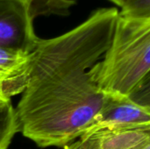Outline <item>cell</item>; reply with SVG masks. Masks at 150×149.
<instances>
[{"instance_id": "obj_1", "label": "cell", "mask_w": 150, "mask_h": 149, "mask_svg": "<svg viewBox=\"0 0 150 149\" xmlns=\"http://www.w3.org/2000/svg\"><path fill=\"white\" fill-rule=\"evenodd\" d=\"M118 16L114 7L99 8L69 32L39 39L15 110L19 132L37 146L65 147L91 126L105 94L89 70L107 50Z\"/></svg>"}, {"instance_id": "obj_2", "label": "cell", "mask_w": 150, "mask_h": 149, "mask_svg": "<svg viewBox=\"0 0 150 149\" xmlns=\"http://www.w3.org/2000/svg\"><path fill=\"white\" fill-rule=\"evenodd\" d=\"M150 18L119 14L111 43L89 75L105 94L134 98L149 87Z\"/></svg>"}, {"instance_id": "obj_3", "label": "cell", "mask_w": 150, "mask_h": 149, "mask_svg": "<svg viewBox=\"0 0 150 149\" xmlns=\"http://www.w3.org/2000/svg\"><path fill=\"white\" fill-rule=\"evenodd\" d=\"M25 0H0V48L30 53L40 38Z\"/></svg>"}, {"instance_id": "obj_4", "label": "cell", "mask_w": 150, "mask_h": 149, "mask_svg": "<svg viewBox=\"0 0 150 149\" xmlns=\"http://www.w3.org/2000/svg\"><path fill=\"white\" fill-rule=\"evenodd\" d=\"M150 144V126H102L83 133L65 149H140Z\"/></svg>"}, {"instance_id": "obj_5", "label": "cell", "mask_w": 150, "mask_h": 149, "mask_svg": "<svg viewBox=\"0 0 150 149\" xmlns=\"http://www.w3.org/2000/svg\"><path fill=\"white\" fill-rule=\"evenodd\" d=\"M102 126H150V106L130 97L105 94L101 109L85 132Z\"/></svg>"}, {"instance_id": "obj_6", "label": "cell", "mask_w": 150, "mask_h": 149, "mask_svg": "<svg viewBox=\"0 0 150 149\" xmlns=\"http://www.w3.org/2000/svg\"><path fill=\"white\" fill-rule=\"evenodd\" d=\"M31 68V52L0 48V97H11L24 91Z\"/></svg>"}, {"instance_id": "obj_7", "label": "cell", "mask_w": 150, "mask_h": 149, "mask_svg": "<svg viewBox=\"0 0 150 149\" xmlns=\"http://www.w3.org/2000/svg\"><path fill=\"white\" fill-rule=\"evenodd\" d=\"M19 132L16 112L11 100H0V149H7Z\"/></svg>"}, {"instance_id": "obj_8", "label": "cell", "mask_w": 150, "mask_h": 149, "mask_svg": "<svg viewBox=\"0 0 150 149\" xmlns=\"http://www.w3.org/2000/svg\"><path fill=\"white\" fill-rule=\"evenodd\" d=\"M33 17L40 15H66L76 0H25Z\"/></svg>"}, {"instance_id": "obj_9", "label": "cell", "mask_w": 150, "mask_h": 149, "mask_svg": "<svg viewBox=\"0 0 150 149\" xmlns=\"http://www.w3.org/2000/svg\"><path fill=\"white\" fill-rule=\"evenodd\" d=\"M120 15L131 18H150V0H128L121 7Z\"/></svg>"}, {"instance_id": "obj_10", "label": "cell", "mask_w": 150, "mask_h": 149, "mask_svg": "<svg viewBox=\"0 0 150 149\" xmlns=\"http://www.w3.org/2000/svg\"><path fill=\"white\" fill-rule=\"evenodd\" d=\"M109 1H111L112 3H113V4H115L116 5H118V6H120V8L123 6V4L127 2V1H128V0H109Z\"/></svg>"}, {"instance_id": "obj_11", "label": "cell", "mask_w": 150, "mask_h": 149, "mask_svg": "<svg viewBox=\"0 0 150 149\" xmlns=\"http://www.w3.org/2000/svg\"><path fill=\"white\" fill-rule=\"evenodd\" d=\"M140 149H150V144H148L145 147H143V148H142Z\"/></svg>"}, {"instance_id": "obj_12", "label": "cell", "mask_w": 150, "mask_h": 149, "mask_svg": "<svg viewBox=\"0 0 150 149\" xmlns=\"http://www.w3.org/2000/svg\"><path fill=\"white\" fill-rule=\"evenodd\" d=\"M0 100H7V99H4V98H3L2 97H0Z\"/></svg>"}]
</instances>
